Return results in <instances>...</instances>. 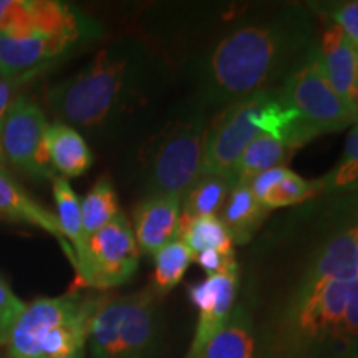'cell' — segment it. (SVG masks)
<instances>
[{
  "mask_svg": "<svg viewBox=\"0 0 358 358\" xmlns=\"http://www.w3.org/2000/svg\"><path fill=\"white\" fill-rule=\"evenodd\" d=\"M166 73L163 60L140 40H116L77 73L48 87L45 106L55 122L95 140H115L146 118Z\"/></svg>",
  "mask_w": 358,
  "mask_h": 358,
  "instance_id": "cell-1",
  "label": "cell"
},
{
  "mask_svg": "<svg viewBox=\"0 0 358 358\" xmlns=\"http://www.w3.org/2000/svg\"><path fill=\"white\" fill-rule=\"evenodd\" d=\"M315 42L310 7L285 6L243 20L198 60V100L227 106L275 88Z\"/></svg>",
  "mask_w": 358,
  "mask_h": 358,
  "instance_id": "cell-2",
  "label": "cell"
},
{
  "mask_svg": "<svg viewBox=\"0 0 358 358\" xmlns=\"http://www.w3.org/2000/svg\"><path fill=\"white\" fill-rule=\"evenodd\" d=\"M259 358H358V277L334 279L307 262L262 329Z\"/></svg>",
  "mask_w": 358,
  "mask_h": 358,
  "instance_id": "cell-3",
  "label": "cell"
},
{
  "mask_svg": "<svg viewBox=\"0 0 358 358\" xmlns=\"http://www.w3.org/2000/svg\"><path fill=\"white\" fill-rule=\"evenodd\" d=\"M206 133V106L194 98L140 148L136 169L143 198L186 194L203 171Z\"/></svg>",
  "mask_w": 358,
  "mask_h": 358,
  "instance_id": "cell-4",
  "label": "cell"
},
{
  "mask_svg": "<svg viewBox=\"0 0 358 358\" xmlns=\"http://www.w3.org/2000/svg\"><path fill=\"white\" fill-rule=\"evenodd\" d=\"M101 299L65 294L27 303L7 342V358H65L87 347Z\"/></svg>",
  "mask_w": 358,
  "mask_h": 358,
  "instance_id": "cell-5",
  "label": "cell"
},
{
  "mask_svg": "<svg viewBox=\"0 0 358 358\" xmlns=\"http://www.w3.org/2000/svg\"><path fill=\"white\" fill-rule=\"evenodd\" d=\"M158 301L151 289L101 299L88 327L92 358H151L159 338Z\"/></svg>",
  "mask_w": 358,
  "mask_h": 358,
  "instance_id": "cell-6",
  "label": "cell"
},
{
  "mask_svg": "<svg viewBox=\"0 0 358 358\" xmlns=\"http://www.w3.org/2000/svg\"><path fill=\"white\" fill-rule=\"evenodd\" d=\"M282 95L317 134L343 131L357 115L343 103L327 78L317 42L282 82Z\"/></svg>",
  "mask_w": 358,
  "mask_h": 358,
  "instance_id": "cell-7",
  "label": "cell"
},
{
  "mask_svg": "<svg viewBox=\"0 0 358 358\" xmlns=\"http://www.w3.org/2000/svg\"><path fill=\"white\" fill-rule=\"evenodd\" d=\"M140 254L133 226L123 211L110 224L85 239L75 271L88 287L106 290L127 284L136 274Z\"/></svg>",
  "mask_w": 358,
  "mask_h": 358,
  "instance_id": "cell-8",
  "label": "cell"
},
{
  "mask_svg": "<svg viewBox=\"0 0 358 358\" xmlns=\"http://www.w3.org/2000/svg\"><path fill=\"white\" fill-rule=\"evenodd\" d=\"M100 37V27L58 34H0V78L17 87L55 69L77 48Z\"/></svg>",
  "mask_w": 358,
  "mask_h": 358,
  "instance_id": "cell-9",
  "label": "cell"
},
{
  "mask_svg": "<svg viewBox=\"0 0 358 358\" xmlns=\"http://www.w3.org/2000/svg\"><path fill=\"white\" fill-rule=\"evenodd\" d=\"M47 127L42 106L30 96L17 95L0 128V146L7 164L37 181L57 178L43 146Z\"/></svg>",
  "mask_w": 358,
  "mask_h": 358,
  "instance_id": "cell-10",
  "label": "cell"
},
{
  "mask_svg": "<svg viewBox=\"0 0 358 358\" xmlns=\"http://www.w3.org/2000/svg\"><path fill=\"white\" fill-rule=\"evenodd\" d=\"M257 95L224 106L208 123L204 145L203 174L232 176L237 161L259 134H262L256 118Z\"/></svg>",
  "mask_w": 358,
  "mask_h": 358,
  "instance_id": "cell-11",
  "label": "cell"
},
{
  "mask_svg": "<svg viewBox=\"0 0 358 358\" xmlns=\"http://www.w3.org/2000/svg\"><path fill=\"white\" fill-rule=\"evenodd\" d=\"M100 27L78 7L58 0H0V34H58Z\"/></svg>",
  "mask_w": 358,
  "mask_h": 358,
  "instance_id": "cell-12",
  "label": "cell"
},
{
  "mask_svg": "<svg viewBox=\"0 0 358 358\" xmlns=\"http://www.w3.org/2000/svg\"><path fill=\"white\" fill-rule=\"evenodd\" d=\"M239 290V266L232 262L219 274L206 277L187 289L192 306L198 308V324L186 358H201L206 345L229 319Z\"/></svg>",
  "mask_w": 358,
  "mask_h": 358,
  "instance_id": "cell-13",
  "label": "cell"
},
{
  "mask_svg": "<svg viewBox=\"0 0 358 358\" xmlns=\"http://www.w3.org/2000/svg\"><path fill=\"white\" fill-rule=\"evenodd\" d=\"M325 75L343 103L357 115L358 106V48L338 25L327 20L317 40Z\"/></svg>",
  "mask_w": 358,
  "mask_h": 358,
  "instance_id": "cell-14",
  "label": "cell"
},
{
  "mask_svg": "<svg viewBox=\"0 0 358 358\" xmlns=\"http://www.w3.org/2000/svg\"><path fill=\"white\" fill-rule=\"evenodd\" d=\"M182 198L148 196L133 213V232L141 252L153 256L156 250L178 239Z\"/></svg>",
  "mask_w": 358,
  "mask_h": 358,
  "instance_id": "cell-15",
  "label": "cell"
},
{
  "mask_svg": "<svg viewBox=\"0 0 358 358\" xmlns=\"http://www.w3.org/2000/svg\"><path fill=\"white\" fill-rule=\"evenodd\" d=\"M0 217L30 224V226L40 227L48 234L57 237L64 245L71 266L75 267V264H77L75 252L71 245L65 241L64 234H62L60 224H58L55 214L37 203L32 196L27 194L24 187L15 179H12L8 171H0Z\"/></svg>",
  "mask_w": 358,
  "mask_h": 358,
  "instance_id": "cell-16",
  "label": "cell"
},
{
  "mask_svg": "<svg viewBox=\"0 0 358 358\" xmlns=\"http://www.w3.org/2000/svg\"><path fill=\"white\" fill-rule=\"evenodd\" d=\"M45 153L52 169L60 178L82 176L92 168L93 153L83 134L62 122L48 123L43 138Z\"/></svg>",
  "mask_w": 358,
  "mask_h": 358,
  "instance_id": "cell-17",
  "label": "cell"
},
{
  "mask_svg": "<svg viewBox=\"0 0 358 358\" xmlns=\"http://www.w3.org/2000/svg\"><path fill=\"white\" fill-rule=\"evenodd\" d=\"M201 358H259L256 327L245 303H236L229 319L209 340Z\"/></svg>",
  "mask_w": 358,
  "mask_h": 358,
  "instance_id": "cell-18",
  "label": "cell"
},
{
  "mask_svg": "<svg viewBox=\"0 0 358 358\" xmlns=\"http://www.w3.org/2000/svg\"><path fill=\"white\" fill-rule=\"evenodd\" d=\"M268 213L266 206L252 194L248 182H236L219 213V219L229 231L232 243L244 245L259 231Z\"/></svg>",
  "mask_w": 358,
  "mask_h": 358,
  "instance_id": "cell-19",
  "label": "cell"
},
{
  "mask_svg": "<svg viewBox=\"0 0 358 358\" xmlns=\"http://www.w3.org/2000/svg\"><path fill=\"white\" fill-rule=\"evenodd\" d=\"M297 148L290 143L271 136V134H259L237 161L232 178L236 182H249L259 173L275 166H285V163L292 158Z\"/></svg>",
  "mask_w": 358,
  "mask_h": 358,
  "instance_id": "cell-20",
  "label": "cell"
},
{
  "mask_svg": "<svg viewBox=\"0 0 358 358\" xmlns=\"http://www.w3.org/2000/svg\"><path fill=\"white\" fill-rule=\"evenodd\" d=\"M319 196L325 194L343 203L358 201V123L348 133L342 158L332 171L319 178Z\"/></svg>",
  "mask_w": 358,
  "mask_h": 358,
  "instance_id": "cell-21",
  "label": "cell"
},
{
  "mask_svg": "<svg viewBox=\"0 0 358 358\" xmlns=\"http://www.w3.org/2000/svg\"><path fill=\"white\" fill-rule=\"evenodd\" d=\"M234 186V178L221 174H203L192 185L181 203V216H217Z\"/></svg>",
  "mask_w": 358,
  "mask_h": 358,
  "instance_id": "cell-22",
  "label": "cell"
},
{
  "mask_svg": "<svg viewBox=\"0 0 358 358\" xmlns=\"http://www.w3.org/2000/svg\"><path fill=\"white\" fill-rule=\"evenodd\" d=\"M178 239L182 241L194 256L208 249L219 250L222 254H234L232 237L217 216H181Z\"/></svg>",
  "mask_w": 358,
  "mask_h": 358,
  "instance_id": "cell-23",
  "label": "cell"
},
{
  "mask_svg": "<svg viewBox=\"0 0 358 358\" xmlns=\"http://www.w3.org/2000/svg\"><path fill=\"white\" fill-rule=\"evenodd\" d=\"M192 261H194V254L191 252L189 248L182 241L174 239L166 245H163L153 254L155 272L153 284H151L150 289L159 299L164 297L181 282Z\"/></svg>",
  "mask_w": 358,
  "mask_h": 358,
  "instance_id": "cell-24",
  "label": "cell"
},
{
  "mask_svg": "<svg viewBox=\"0 0 358 358\" xmlns=\"http://www.w3.org/2000/svg\"><path fill=\"white\" fill-rule=\"evenodd\" d=\"M80 204H82L85 239L88 236L95 234L96 231H100L106 224H110L122 213L118 206L116 189L108 176H101L98 179Z\"/></svg>",
  "mask_w": 358,
  "mask_h": 358,
  "instance_id": "cell-25",
  "label": "cell"
},
{
  "mask_svg": "<svg viewBox=\"0 0 358 358\" xmlns=\"http://www.w3.org/2000/svg\"><path fill=\"white\" fill-rule=\"evenodd\" d=\"M52 189L57 204L55 216L58 219V224H60L62 234H64L66 243L71 245L75 252V259H77V254L82 250L85 243L82 204H80L77 192L70 186L69 179L60 176L53 178Z\"/></svg>",
  "mask_w": 358,
  "mask_h": 358,
  "instance_id": "cell-26",
  "label": "cell"
},
{
  "mask_svg": "<svg viewBox=\"0 0 358 358\" xmlns=\"http://www.w3.org/2000/svg\"><path fill=\"white\" fill-rule=\"evenodd\" d=\"M319 179L307 181V179L290 171L284 181H280L274 189L268 192L267 198L262 201V204L266 206L268 211L277 208H285V206H295L319 196Z\"/></svg>",
  "mask_w": 358,
  "mask_h": 358,
  "instance_id": "cell-27",
  "label": "cell"
},
{
  "mask_svg": "<svg viewBox=\"0 0 358 358\" xmlns=\"http://www.w3.org/2000/svg\"><path fill=\"white\" fill-rule=\"evenodd\" d=\"M27 303L20 301L6 280L0 277V345L6 347L10 337V332L19 320L22 312L25 310Z\"/></svg>",
  "mask_w": 358,
  "mask_h": 358,
  "instance_id": "cell-28",
  "label": "cell"
},
{
  "mask_svg": "<svg viewBox=\"0 0 358 358\" xmlns=\"http://www.w3.org/2000/svg\"><path fill=\"white\" fill-rule=\"evenodd\" d=\"M319 8L320 12H324L327 15V20L338 25L342 32L358 48V0H353V2L324 3Z\"/></svg>",
  "mask_w": 358,
  "mask_h": 358,
  "instance_id": "cell-29",
  "label": "cell"
},
{
  "mask_svg": "<svg viewBox=\"0 0 358 358\" xmlns=\"http://www.w3.org/2000/svg\"><path fill=\"white\" fill-rule=\"evenodd\" d=\"M289 173H290V169L285 166L271 168V169H267V171H262V173H259L257 176H254L248 182V185L250 187V191H252V194L262 203V201L267 198L268 192L274 189V187L279 185L280 181H284V179L287 178Z\"/></svg>",
  "mask_w": 358,
  "mask_h": 358,
  "instance_id": "cell-30",
  "label": "cell"
},
{
  "mask_svg": "<svg viewBox=\"0 0 358 358\" xmlns=\"http://www.w3.org/2000/svg\"><path fill=\"white\" fill-rule=\"evenodd\" d=\"M194 261L203 267V271L209 277V275L222 272L227 266H231L232 262H236V257L234 254H222L219 252V250L208 249V250H203V252L196 254Z\"/></svg>",
  "mask_w": 358,
  "mask_h": 358,
  "instance_id": "cell-31",
  "label": "cell"
},
{
  "mask_svg": "<svg viewBox=\"0 0 358 358\" xmlns=\"http://www.w3.org/2000/svg\"><path fill=\"white\" fill-rule=\"evenodd\" d=\"M19 88L15 83L7 82V80L0 78V128H2L3 118H6L8 108H10L12 101L15 100V90Z\"/></svg>",
  "mask_w": 358,
  "mask_h": 358,
  "instance_id": "cell-32",
  "label": "cell"
},
{
  "mask_svg": "<svg viewBox=\"0 0 358 358\" xmlns=\"http://www.w3.org/2000/svg\"><path fill=\"white\" fill-rule=\"evenodd\" d=\"M352 232H353V249H355V266H357V274H358V221L352 224Z\"/></svg>",
  "mask_w": 358,
  "mask_h": 358,
  "instance_id": "cell-33",
  "label": "cell"
},
{
  "mask_svg": "<svg viewBox=\"0 0 358 358\" xmlns=\"http://www.w3.org/2000/svg\"><path fill=\"white\" fill-rule=\"evenodd\" d=\"M7 159L6 156H3V151H2V146H0V171H7Z\"/></svg>",
  "mask_w": 358,
  "mask_h": 358,
  "instance_id": "cell-34",
  "label": "cell"
},
{
  "mask_svg": "<svg viewBox=\"0 0 358 358\" xmlns=\"http://www.w3.org/2000/svg\"><path fill=\"white\" fill-rule=\"evenodd\" d=\"M65 358H85V348H82V350H77L75 353H71V355L65 357Z\"/></svg>",
  "mask_w": 358,
  "mask_h": 358,
  "instance_id": "cell-35",
  "label": "cell"
},
{
  "mask_svg": "<svg viewBox=\"0 0 358 358\" xmlns=\"http://www.w3.org/2000/svg\"><path fill=\"white\" fill-rule=\"evenodd\" d=\"M357 123H358V106H357Z\"/></svg>",
  "mask_w": 358,
  "mask_h": 358,
  "instance_id": "cell-36",
  "label": "cell"
}]
</instances>
